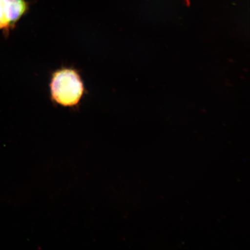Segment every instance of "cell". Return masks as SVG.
<instances>
[{
    "instance_id": "6da1fadb",
    "label": "cell",
    "mask_w": 250,
    "mask_h": 250,
    "mask_svg": "<svg viewBox=\"0 0 250 250\" xmlns=\"http://www.w3.org/2000/svg\"><path fill=\"white\" fill-rule=\"evenodd\" d=\"M52 101L62 107L79 104L85 93V86L78 72L63 68L54 72L50 83Z\"/></svg>"
},
{
    "instance_id": "7a4b0ae2",
    "label": "cell",
    "mask_w": 250,
    "mask_h": 250,
    "mask_svg": "<svg viewBox=\"0 0 250 250\" xmlns=\"http://www.w3.org/2000/svg\"><path fill=\"white\" fill-rule=\"evenodd\" d=\"M25 0H0V30L8 32L26 13Z\"/></svg>"
}]
</instances>
